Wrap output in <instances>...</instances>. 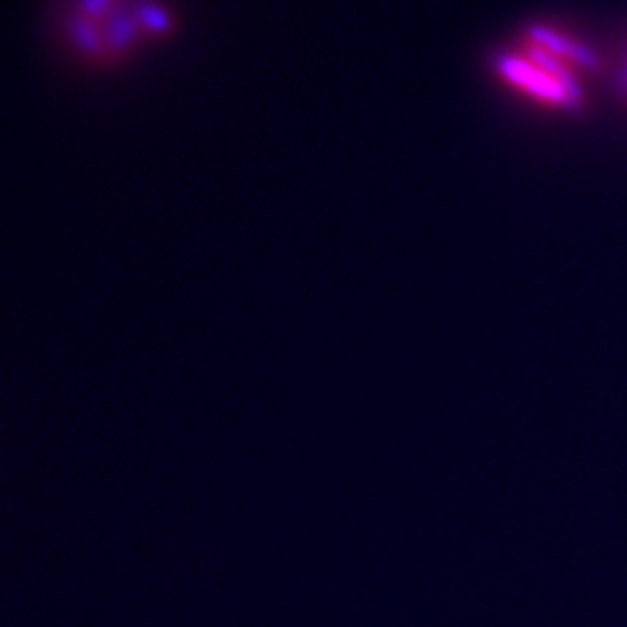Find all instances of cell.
I'll return each mask as SVG.
<instances>
[{
    "mask_svg": "<svg viewBox=\"0 0 627 627\" xmlns=\"http://www.w3.org/2000/svg\"><path fill=\"white\" fill-rule=\"evenodd\" d=\"M175 0H54L52 35L66 61L115 73L177 37Z\"/></svg>",
    "mask_w": 627,
    "mask_h": 627,
    "instance_id": "6da1fadb",
    "label": "cell"
}]
</instances>
